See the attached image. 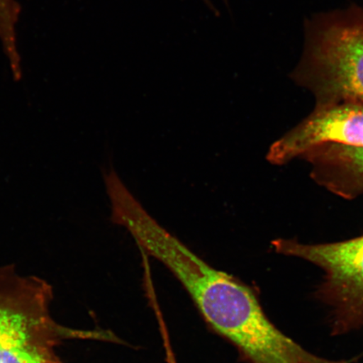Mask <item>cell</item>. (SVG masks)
Returning a JSON list of instances; mask_svg holds the SVG:
<instances>
[{"mask_svg":"<svg viewBox=\"0 0 363 363\" xmlns=\"http://www.w3.org/2000/svg\"><path fill=\"white\" fill-rule=\"evenodd\" d=\"M117 223L129 231L143 252L167 267L206 323L249 363H342L315 356L281 333L251 288L208 265L167 233L138 201L121 208Z\"/></svg>","mask_w":363,"mask_h":363,"instance_id":"obj_1","label":"cell"},{"mask_svg":"<svg viewBox=\"0 0 363 363\" xmlns=\"http://www.w3.org/2000/svg\"><path fill=\"white\" fill-rule=\"evenodd\" d=\"M51 287L35 276L0 267V363H63L57 353L62 340L88 339L120 343L107 330H74L54 320Z\"/></svg>","mask_w":363,"mask_h":363,"instance_id":"obj_2","label":"cell"},{"mask_svg":"<svg viewBox=\"0 0 363 363\" xmlns=\"http://www.w3.org/2000/svg\"><path fill=\"white\" fill-rule=\"evenodd\" d=\"M294 79L315 97V107L363 103V11L330 13L308 26Z\"/></svg>","mask_w":363,"mask_h":363,"instance_id":"obj_3","label":"cell"},{"mask_svg":"<svg viewBox=\"0 0 363 363\" xmlns=\"http://www.w3.org/2000/svg\"><path fill=\"white\" fill-rule=\"evenodd\" d=\"M272 244L277 252L301 258L323 271L320 293L333 308L337 331L363 325V235L333 243L281 238Z\"/></svg>","mask_w":363,"mask_h":363,"instance_id":"obj_4","label":"cell"},{"mask_svg":"<svg viewBox=\"0 0 363 363\" xmlns=\"http://www.w3.org/2000/svg\"><path fill=\"white\" fill-rule=\"evenodd\" d=\"M335 143L363 147V103L315 107L310 116L272 145L267 158L284 165L313 147Z\"/></svg>","mask_w":363,"mask_h":363,"instance_id":"obj_5","label":"cell"},{"mask_svg":"<svg viewBox=\"0 0 363 363\" xmlns=\"http://www.w3.org/2000/svg\"><path fill=\"white\" fill-rule=\"evenodd\" d=\"M299 158L311 165V179L328 191L346 199L363 194V147L322 144Z\"/></svg>","mask_w":363,"mask_h":363,"instance_id":"obj_6","label":"cell"},{"mask_svg":"<svg viewBox=\"0 0 363 363\" xmlns=\"http://www.w3.org/2000/svg\"><path fill=\"white\" fill-rule=\"evenodd\" d=\"M167 363H176L174 354L172 351H167L166 352Z\"/></svg>","mask_w":363,"mask_h":363,"instance_id":"obj_7","label":"cell"},{"mask_svg":"<svg viewBox=\"0 0 363 363\" xmlns=\"http://www.w3.org/2000/svg\"><path fill=\"white\" fill-rule=\"evenodd\" d=\"M203 1L207 4V6L210 8V10L214 12L216 15H218V13H219V12L217 11L214 4H212L211 0H203Z\"/></svg>","mask_w":363,"mask_h":363,"instance_id":"obj_8","label":"cell"}]
</instances>
